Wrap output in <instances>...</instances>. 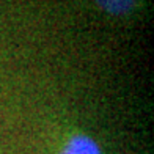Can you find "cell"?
<instances>
[{
    "label": "cell",
    "mask_w": 154,
    "mask_h": 154,
    "mask_svg": "<svg viewBox=\"0 0 154 154\" xmlns=\"http://www.w3.org/2000/svg\"><path fill=\"white\" fill-rule=\"evenodd\" d=\"M60 154H102L96 140L88 135H74L66 142Z\"/></svg>",
    "instance_id": "1"
},
{
    "label": "cell",
    "mask_w": 154,
    "mask_h": 154,
    "mask_svg": "<svg viewBox=\"0 0 154 154\" xmlns=\"http://www.w3.org/2000/svg\"><path fill=\"white\" fill-rule=\"evenodd\" d=\"M101 10L112 16H124L134 10L135 0H94Z\"/></svg>",
    "instance_id": "2"
}]
</instances>
